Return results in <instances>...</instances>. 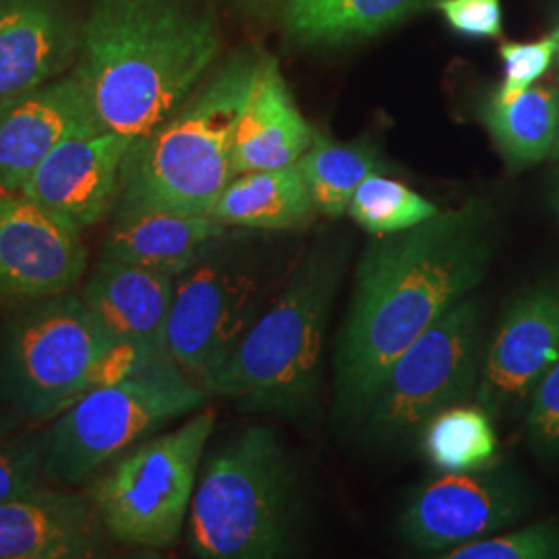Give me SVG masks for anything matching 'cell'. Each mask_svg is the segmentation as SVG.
<instances>
[{"label": "cell", "instance_id": "1", "mask_svg": "<svg viewBox=\"0 0 559 559\" xmlns=\"http://www.w3.org/2000/svg\"><path fill=\"white\" fill-rule=\"evenodd\" d=\"M498 247L500 218L483 200L373 237L357 263L334 355L338 419H362L390 365L475 293Z\"/></svg>", "mask_w": 559, "mask_h": 559}, {"label": "cell", "instance_id": "2", "mask_svg": "<svg viewBox=\"0 0 559 559\" xmlns=\"http://www.w3.org/2000/svg\"><path fill=\"white\" fill-rule=\"evenodd\" d=\"M221 44L201 0H92L73 73L100 127L138 141L200 87Z\"/></svg>", "mask_w": 559, "mask_h": 559}, {"label": "cell", "instance_id": "3", "mask_svg": "<svg viewBox=\"0 0 559 559\" xmlns=\"http://www.w3.org/2000/svg\"><path fill=\"white\" fill-rule=\"evenodd\" d=\"M260 57L249 48L235 52L207 73L168 119L133 141L120 168L115 216L141 212L210 216L235 179V133Z\"/></svg>", "mask_w": 559, "mask_h": 559}, {"label": "cell", "instance_id": "4", "mask_svg": "<svg viewBox=\"0 0 559 559\" xmlns=\"http://www.w3.org/2000/svg\"><path fill=\"white\" fill-rule=\"evenodd\" d=\"M346 247L320 242L201 385L245 411L299 415L320 385L330 311L346 267Z\"/></svg>", "mask_w": 559, "mask_h": 559}, {"label": "cell", "instance_id": "5", "mask_svg": "<svg viewBox=\"0 0 559 559\" xmlns=\"http://www.w3.org/2000/svg\"><path fill=\"white\" fill-rule=\"evenodd\" d=\"M299 526L295 471L270 427H249L207 460L189 510V549L203 559L290 556Z\"/></svg>", "mask_w": 559, "mask_h": 559}, {"label": "cell", "instance_id": "6", "mask_svg": "<svg viewBox=\"0 0 559 559\" xmlns=\"http://www.w3.org/2000/svg\"><path fill=\"white\" fill-rule=\"evenodd\" d=\"M207 400L210 392L170 355L124 380L94 385L46 429L44 479L55 485L90 479L166 423L198 413Z\"/></svg>", "mask_w": 559, "mask_h": 559}, {"label": "cell", "instance_id": "7", "mask_svg": "<svg viewBox=\"0 0 559 559\" xmlns=\"http://www.w3.org/2000/svg\"><path fill=\"white\" fill-rule=\"evenodd\" d=\"M112 346L81 295L20 300L0 323V406L32 423L55 419L98 383Z\"/></svg>", "mask_w": 559, "mask_h": 559}, {"label": "cell", "instance_id": "8", "mask_svg": "<svg viewBox=\"0 0 559 559\" xmlns=\"http://www.w3.org/2000/svg\"><path fill=\"white\" fill-rule=\"evenodd\" d=\"M214 427L216 413L200 408L177 429L135 443L100 468L87 496L112 539L145 549L179 540Z\"/></svg>", "mask_w": 559, "mask_h": 559}, {"label": "cell", "instance_id": "9", "mask_svg": "<svg viewBox=\"0 0 559 559\" xmlns=\"http://www.w3.org/2000/svg\"><path fill=\"white\" fill-rule=\"evenodd\" d=\"M483 323V300L468 295L390 365L360 419L367 441L380 448L406 445L438 413L475 399L485 353Z\"/></svg>", "mask_w": 559, "mask_h": 559}, {"label": "cell", "instance_id": "10", "mask_svg": "<svg viewBox=\"0 0 559 559\" xmlns=\"http://www.w3.org/2000/svg\"><path fill=\"white\" fill-rule=\"evenodd\" d=\"M226 233L175 280L166 348L191 378H210L260 318L270 282L260 261Z\"/></svg>", "mask_w": 559, "mask_h": 559}, {"label": "cell", "instance_id": "11", "mask_svg": "<svg viewBox=\"0 0 559 559\" xmlns=\"http://www.w3.org/2000/svg\"><path fill=\"white\" fill-rule=\"evenodd\" d=\"M533 508V491L510 468L491 464L468 473H441L400 514V539L420 551H450L498 535ZM441 556V554H440Z\"/></svg>", "mask_w": 559, "mask_h": 559}, {"label": "cell", "instance_id": "12", "mask_svg": "<svg viewBox=\"0 0 559 559\" xmlns=\"http://www.w3.org/2000/svg\"><path fill=\"white\" fill-rule=\"evenodd\" d=\"M559 360V272L526 286L485 342L475 402L491 417L514 415Z\"/></svg>", "mask_w": 559, "mask_h": 559}, {"label": "cell", "instance_id": "13", "mask_svg": "<svg viewBox=\"0 0 559 559\" xmlns=\"http://www.w3.org/2000/svg\"><path fill=\"white\" fill-rule=\"evenodd\" d=\"M87 265L81 228L21 191L0 187V295L32 300L69 293Z\"/></svg>", "mask_w": 559, "mask_h": 559}, {"label": "cell", "instance_id": "14", "mask_svg": "<svg viewBox=\"0 0 559 559\" xmlns=\"http://www.w3.org/2000/svg\"><path fill=\"white\" fill-rule=\"evenodd\" d=\"M131 145L129 138L104 127L78 131L40 162L21 193L85 230L115 207Z\"/></svg>", "mask_w": 559, "mask_h": 559}, {"label": "cell", "instance_id": "15", "mask_svg": "<svg viewBox=\"0 0 559 559\" xmlns=\"http://www.w3.org/2000/svg\"><path fill=\"white\" fill-rule=\"evenodd\" d=\"M80 36L69 0H0V106L64 75Z\"/></svg>", "mask_w": 559, "mask_h": 559}, {"label": "cell", "instance_id": "16", "mask_svg": "<svg viewBox=\"0 0 559 559\" xmlns=\"http://www.w3.org/2000/svg\"><path fill=\"white\" fill-rule=\"evenodd\" d=\"M104 535L90 496L40 483L0 503V559L98 558Z\"/></svg>", "mask_w": 559, "mask_h": 559}, {"label": "cell", "instance_id": "17", "mask_svg": "<svg viewBox=\"0 0 559 559\" xmlns=\"http://www.w3.org/2000/svg\"><path fill=\"white\" fill-rule=\"evenodd\" d=\"M94 127L100 122L73 71L0 106V187L21 191L60 141Z\"/></svg>", "mask_w": 559, "mask_h": 559}, {"label": "cell", "instance_id": "18", "mask_svg": "<svg viewBox=\"0 0 559 559\" xmlns=\"http://www.w3.org/2000/svg\"><path fill=\"white\" fill-rule=\"evenodd\" d=\"M175 280L131 263L100 260L85 280L81 299L115 344L168 350L166 325Z\"/></svg>", "mask_w": 559, "mask_h": 559}, {"label": "cell", "instance_id": "19", "mask_svg": "<svg viewBox=\"0 0 559 559\" xmlns=\"http://www.w3.org/2000/svg\"><path fill=\"white\" fill-rule=\"evenodd\" d=\"M316 133L300 115L290 87L282 78L278 60L261 55L235 133V177L297 164L311 147Z\"/></svg>", "mask_w": 559, "mask_h": 559}, {"label": "cell", "instance_id": "20", "mask_svg": "<svg viewBox=\"0 0 559 559\" xmlns=\"http://www.w3.org/2000/svg\"><path fill=\"white\" fill-rule=\"evenodd\" d=\"M228 233L212 216L141 212L115 216L102 242L100 260L122 261L179 278Z\"/></svg>", "mask_w": 559, "mask_h": 559}, {"label": "cell", "instance_id": "21", "mask_svg": "<svg viewBox=\"0 0 559 559\" xmlns=\"http://www.w3.org/2000/svg\"><path fill=\"white\" fill-rule=\"evenodd\" d=\"M210 216L228 228L290 233L309 228L318 210L299 166L237 175L226 185Z\"/></svg>", "mask_w": 559, "mask_h": 559}, {"label": "cell", "instance_id": "22", "mask_svg": "<svg viewBox=\"0 0 559 559\" xmlns=\"http://www.w3.org/2000/svg\"><path fill=\"white\" fill-rule=\"evenodd\" d=\"M431 0H284L280 23L299 46L371 38L423 11Z\"/></svg>", "mask_w": 559, "mask_h": 559}, {"label": "cell", "instance_id": "23", "mask_svg": "<svg viewBox=\"0 0 559 559\" xmlns=\"http://www.w3.org/2000/svg\"><path fill=\"white\" fill-rule=\"evenodd\" d=\"M480 120L512 168L539 164L558 140L559 85H531L522 92L498 87L483 104Z\"/></svg>", "mask_w": 559, "mask_h": 559}, {"label": "cell", "instance_id": "24", "mask_svg": "<svg viewBox=\"0 0 559 559\" xmlns=\"http://www.w3.org/2000/svg\"><path fill=\"white\" fill-rule=\"evenodd\" d=\"M297 166L318 214L332 221L348 214L350 200L362 180L388 173L380 152L369 143H336L320 133H316Z\"/></svg>", "mask_w": 559, "mask_h": 559}, {"label": "cell", "instance_id": "25", "mask_svg": "<svg viewBox=\"0 0 559 559\" xmlns=\"http://www.w3.org/2000/svg\"><path fill=\"white\" fill-rule=\"evenodd\" d=\"M491 419L479 404H456L441 411L420 433L425 456L440 473H468L491 466L498 456V436Z\"/></svg>", "mask_w": 559, "mask_h": 559}, {"label": "cell", "instance_id": "26", "mask_svg": "<svg viewBox=\"0 0 559 559\" xmlns=\"http://www.w3.org/2000/svg\"><path fill=\"white\" fill-rule=\"evenodd\" d=\"M440 212L433 201L385 175H369L357 187L348 205V216L371 237L413 228Z\"/></svg>", "mask_w": 559, "mask_h": 559}, {"label": "cell", "instance_id": "27", "mask_svg": "<svg viewBox=\"0 0 559 559\" xmlns=\"http://www.w3.org/2000/svg\"><path fill=\"white\" fill-rule=\"evenodd\" d=\"M46 431L9 408H0V503L44 479Z\"/></svg>", "mask_w": 559, "mask_h": 559}, {"label": "cell", "instance_id": "28", "mask_svg": "<svg viewBox=\"0 0 559 559\" xmlns=\"http://www.w3.org/2000/svg\"><path fill=\"white\" fill-rule=\"evenodd\" d=\"M445 559H559L558 522H537L519 531L471 540L454 547Z\"/></svg>", "mask_w": 559, "mask_h": 559}, {"label": "cell", "instance_id": "29", "mask_svg": "<svg viewBox=\"0 0 559 559\" xmlns=\"http://www.w3.org/2000/svg\"><path fill=\"white\" fill-rule=\"evenodd\" d=\"M526 440L537 459L559 460V360L540 378L528 399Z\"/></svg>", "mask_w": 559, "mask_h": 559}, {"label": "cell", "instance_id": "30", "mask_svg": "<svg viewBox=\"0 0 559 559\" xmlns=\"http://www.w3.org/2000/svg\"><path fill=\"white\" fill-rule=\"evenodd\" d=\"M503 60V92H522L554 67L556 60V38L537 41H508L500 50Z\"/></svg>", "mask_w": 559, "mask_h": 559}, {"label": "cell", "instance_id": "31", "mask_svg": "<svg viewBox=\"0 0 559 559\" xmlns=\"http://www.w3.org/2000/svg\"><path fill=\"white\" fill-rule=\"evenodd\" d=\"M429 7L464 38H500L503 32L501 0H431Z\"/></svg>", "mask_w": 559, "mask_h": 559}, {"label": "cell", "instance_id": "32", "mask_svg": "<svg viewBox=\"0 0 559 559\" xmlns=\"http://www.w3.org/2000/svg\"><path fill=\"white\" fill-rule=\"evenodd\" d=\"M551 36L556 38V60H554V67H556V75H558L559 81V4L556 13H554V32H551Z\"/></svg>", "mask_w": 559, "mask_h": 559}, {"label": "cell", "instance_id": "33", "mask_svg": "<svg viewBox=\"0 0 559 559\" xmlns=\"http://www.w3.org/2000/svg\"><path fill=\"white\" fill-rule=\"evenodd\" d=\"M549 203H551V210H554V214L558 216L559 221V168L558 173H556V177H554V185H551V198H549Z\"/></svg>", "mask_w": 559, "mask_h": 559}, {"label": "cell", "instance_id": "34", "mask_svg": "<svg viewBox=\"0 0 559 559\" xmlns=\"http://www.w3.org/2000/svg\"><path fill=\"white\" fill-rule=\"evenodd\" d=\"M549 158H554V160H559V129H558V140H556V145H554V150H551V156Z\"/></svg>", "mask_w": 559, "mask_h": 559}]
</instances>
